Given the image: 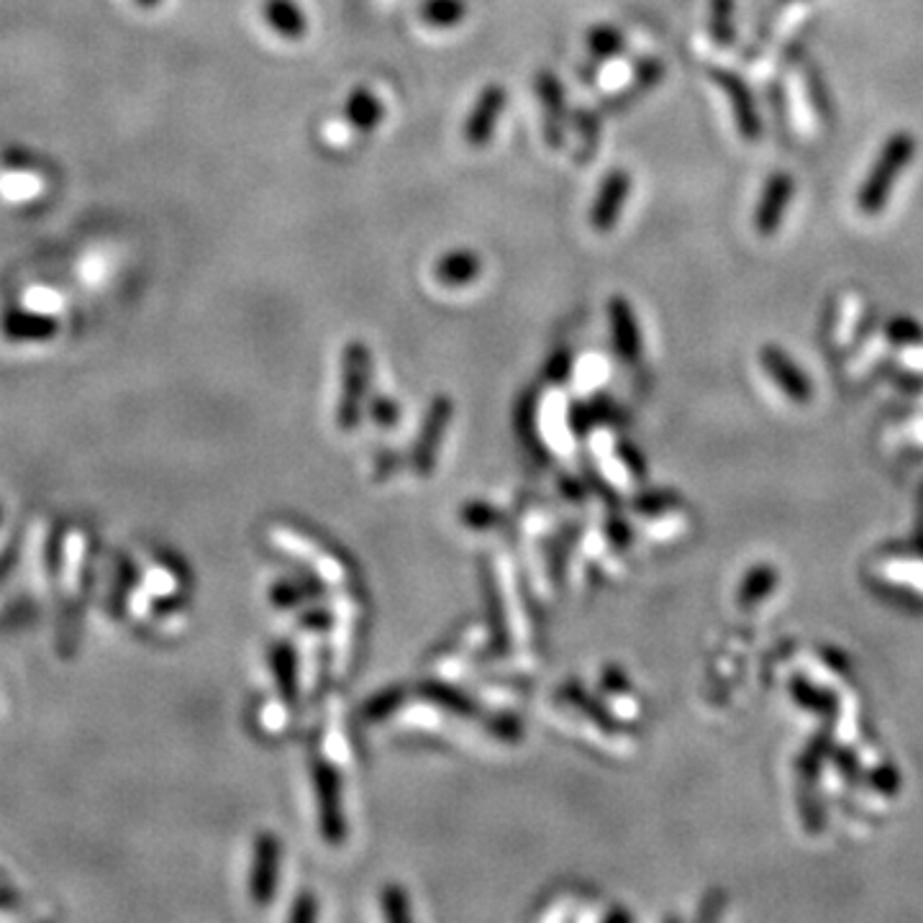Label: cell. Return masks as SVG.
Returning a JSON list of instances; mask_svg holds the SVG:
<instances>
[{"mask_svg":"<svg viewBox=\"0 0 923 923\" xmlns=\"http://www.w3.org/2000/svg\"><path fill=\"white\" fill-rule=\"evenodd\" d=\"M915 149H919V142L911 131H896L885 138L880 152L872 159V167L859 185L857 198H854L861 215H880L888 208L898 177L911 167Z\"/></svg>","mask_w":923,"mask_h":923,"instance_id":"cell-1","label":"cell"},{"mask_svg":"<svg viewBox=\"0 0 923 923\" xmlns=\"http://www.w3.org/2000/svg\"><path fill=\"white\" fill-rule=\"evenodd\" d=\"M85 567H88V536L82 531L69 529L65 534V544L59 549V588H62V619L65 626L59 629V638H75V611L82 598V582H85Z\"/></svg>","mask_w":923,"mask_h":923,"instance_id":"cell-2","label":"cell"},{"mask_svg":"<svg viewBox=\"0 0 923 923\" xmlns=\"http://www.w3.org/2000/svg\"><path fill=\"white\" fill-rule=\"evenodd\" d=\"M792 196H796V180L790 173H772L767 177L752 215V226L759 236L769 238L782 229Z\"/></svg>","mask_w":923,"mask_h":923,"instance_id":"cell-3","label":"cell"},{"mask_svg":"<svg viewBox=\"0 0 923 923\" xmlns=\"http://www.w3.org/2000/svg\"><path fill=\"white\" fill-rule=\"evenodd\" d=\"M711 80L726 92L731 113H734L736 131L744 142H757L761 136V115L754 103V96L742 77L729 73V69H711Z\"/></svg>","mask_w":923,"mask_h":923,"instance_id":"cell-4","label":"cell"},{"mask_svg":"<svg viewBox=\"0 0 923 923\" xmlns=\"http://www.w3.org/2000/svg\"><path fill=\"white\" fill-rule=\"evenodd\" d=\"M631 192V175L626 169H613V173L605 175V180L600 182V190L596 200H592L590 208V226L598 234H608V231L615 229L619 223L623 205H626Z\"/></svg>","mask_w":923,"mask_h":923,"instance_id":"cell-5","label":"cell"},{"mask_svg":"<svg viewBox=\"0 0 923 923\" xmlns=\"http://www.w3.org/2000/svg\"><path fill=\"white\" fill-rule=\"evenodd\" d=\"M503 108H505V88L503 85H488L480 92V98L475 100V105L469 108L467 119H465V142L469 146H475V149H480L492 138L498 129V121L500 115H503Z\"/></svg>","mask_w":923,"mask_h":923,"instance_id":"cell-6","label":"cell"},{"mask_svg":"<svg viewBox=\"0 0 923 923\" xmlns=\"http://www.w3.org/2000/svg\"><path fill=\"white\" fill-rule=\"evenodd\" d=\"M759 357H761V365H765L767 369V375L772 377L775 385L785 392V396L796 400V403H805V400H811L813 396L811 380H808L803 369H800L796 362H792L788 354L780 349V346L767 344Z\"/></svg>","mask_w":923,"mask_h":923,"instance_id":"cell-7","label":"cell"},{"mask_svg":"<svg viewBox=\"0 0 923 923\" xmlns=\"http://www.w3.org/2000/svg\"><path fill=\"white\" fill-rule=\"evenodd\" d=\"M536 92L538 100H542L546 142H549L552 149H559L561 142H565V92H561L557 75L542 69L536 75Z\"/></svg>","mask_w":923,"mask_h":923,"instance_id":"cell-8","label":"cell"},{"mask_svg":"<svg viewBox=\"0 0 923 923\" xmlns=\"http://www.w3.org/2000/svg\"><path fill=\"white\" fill-rule=\"evenodd\" d=\"M482 273V262L469 249H452L444 257H438L434 267V277L446 288H462V285L475 282Z\"/></svg>","mask_w":923,"mask_h":923,"instance_id":"cell-9","label":"cell"},{"mask_svg":"<svg viewBox=\"0 0 923 923\" xmlns=\"http://www.w3.org/2000/svg\"><path fill=\"white\" fill-rule=\"evenodd\" d=\"M608 315H611L613 338H615V346H619V352L623 354V357L636 359L638 352H642V336H638V323H636L634 311H631L629 300L611 298V303H608Z\"/></svg>","mask_w":923,"mask_h":923,"instance_id":"cell-10","label":"cell"},{"mask_svg":"<svg viewBox=\"0 0 923 923\" xmlns=\"http://www.w3.org/2000/svg\"><path fill=\"white\" fill-rule=\"evenodd\" d=\"M262 15L285 38H300L305 34L308 23L296 0H265L262 3Z\"/></svg>","mask_w":923,"mask_h":923,"instance_id":"cell-11","label":"cell"},{"mask_svg":"<svg viewBox=\"0 0 923 923\" xmlns=\"http://www.w3.org/2000/svg\"><path fill=\"white\" fill-rule=\"evenodd\" d=\"M344 115L357 131H372L377 129V123L382 121L385 108L375 92H369L367 88H357L346 98Z\"/></svg>","mask_w":923,"mask_h":923,"instance_id":"cell-12","label":"cell"},{"mask_svg":"<svg viewBox=\"0 0 923 923\" xmlns=\"http://www.w3.org/2000/svg\"><path fill=\"white\" fill-rule=\"evenodd\" d=\"M736 0H711L708 5V31L715 46H729L736 36Z\"/></svg>","mask_w":923,"mask_h":923,"instance_id":"cell-13","label":"cell"},{"mask_svg":"<svg viewBox=\"0 0 923 923\" xmlns=\"http://www.w3.org/2000/svg\"><path fill=\"white\" fill-rule=\"evenodd\" d=\"M588 46H590V52L596 54V57H600V59L619 57V54H623V49H626V38H623V34H621L619 29L605 26V23H603V26L590 29Z\"/></svg>","mask_w":923,"mask_h":923,"instance_id":"cell-14","label":"cell"},{"mask_svg":"<svg viewBox=\"0 0 923 923\" xmlns=\"http://www.w3.org/2000/svg\"><path fill=\"white\" fill-rule=\"evenodd\" d=\"M465 15V3L462 0H429L423 5V19L431 26H454Z\"/></svg>","mask_w":923,"mask_h":923,"instance_id":"cell-15","label":"cell"},{"mask_svg":"<svg viewBox=\"0 0 923 923\" xmlns=\"http://www.w3.org/2000/svg\"><path fill=\"white\" fill-rule=\"evenodd\" d=\"M23 900L21 892H15L11 885H8L5 875L0 872V913L3 915H23Z\"/></svg>","mask_w":923,"mask_h":923,"instance_id":"cell-16","label":"cell"},{"mask_svg":"<svg viewBox=\"0 0 923 923\" xmlns=\"http://www.w3.org/2000/svg\"><path fill=\"white\" fill-rule=\"evenodd\" d=\"M888 334L896 338V342H915V338H921V326L911 319H896L890 321Z\"/></svg>","mask_w":923,"mask_h":923,"instance_id":"cell-17","label":"cell"},{"mask_svg":"<svg viewBox=\"0 0 923 923\" xmlns=\"http://www.w3.org/2000/svg\"><path fill=\"white\" fill-rule=\"evenodd\" d=\"M146 3H154V0H146Z\"/></svg>","mask_w":923,"mask_h":923,"instance_id":"cell-18","label":"cell"},{"mask_svg":"<svg viewBox=\"0 0 923 923\" xmlns=\"http://www.w3.org/2000/svg\"><path fill=\"white\" fill-rule=\"evenodd\" d=\"M782 3H790V0H782Z\"/></svg>","mask_w":923,"mask_h":923,"instance_id":"cell-19","label":"cell"},{"mask_svg":"<svg viewBox=\"0 0 923 923\" xmlns=\"http://www.w3.org/2000/svg\"><path fill=\"white\" fill-rule=\"evenodd\" d=\"M0 515H3V511H0Z\"/></svg>","mask_w":923,"mask_h":923,"instance_id":"cell-20","label":"cell"}]
</instances>
